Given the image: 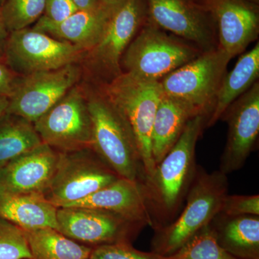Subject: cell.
<instances>
[{
	"label": "cell",
	"mask_w": 259,
	"mask_h": 259,
	"mask_svg": "<svg viewBox=\"0 0 259 259\" xmlns=\"http://www.w3.org/2000/svg\"><path fill=\"white\" fill-rule=\"evenodd\" d=\"M0 259H32L25 231L1 217Z\"/></svg>",
	"instance_id": "4316f807"
},
{
	"label": "cell",
	"mask_w": 259,
	"mask_h": 259,
	"mask_svg": "<svg viewBox=\"0 0 259 259\" xmlns=\"http://www.w3.org/2000/svg\"><path fill=\"white\" fill-rule=\"evenodd\" d=\"M245 1L248 2L250 3H253V4L259 5V0H245Z\"/></svg>",
	"instance_id": "d590c367"
},
{
	"label": "cell",
	"mask_w": 259,
	"mask_h": 259,
	"mask_svg": "<svg viewBox=\"0 0 259 259\" xmlns=\"http://www.w3.org/2000/svg\"><path fill=\"white\" fill-rule=\"evenodd\" d=\"M231 60L218 47L202 52L160 81L163 94L209 116Z\"/></svg>",
	"instance_id": "52a82bcc"
},
{
	"label": "cell",
	"mask_w": 259,
	"mask_h": 259,
	"mask_svg": "<svg viewBox=\"0 0 259 259\" xmlns=\"http://www.w3.org/2000/svg\"><path fill=\"white\" fill-rule=\"evenodd\" d=\"M168 259H238L219 245L212 226L204 227Z\"/></svg>",
	"instance_id": "d4e9b609"
},
{
	"label": "cell",
	"mask_w": 259,
	"mask_h": 259,
	"mask_svg": "<svg viewBox=\"0 0 259 259\" xmlns=\"http://www.w3.org/2000/svg\"><path fill=\"white\" fill-rule=\"evenodd\" d=\"M58 207L40 193H0V217L25 231L51 228L58 231Z\"/></svg>",
	"instance_id": "d6986e66"
},
{
	"label": "cell",
	"mask_w": 259,
	"mask_h": 259,
	"mask_svg": "<svg viewBox=\"0 0 259 259\" xmlns=\"http://www.w3.org/2000/svg\"><path fill=\"white\" fill-rule=\"evenodd\" d=\"M10 32L7 30L3 15H2L1 5H0V59L4 56L5 46L9 36Z\"/></svg>",
	"instance_id": "1f68e13d"
},
{
	"label": "cell",
	"mask_w": 259,
	"mask_h": 259,
	"mask_svg": "<svg viewBox=\"0 0 259 259\" xmlns=\"http://www.w3.org/2000/svg\"><path fill=\"white\" fill-rule=\"evenodd\" d=\"M201 115L185 102L163 94L152 129L151 149L155 167L175 146L189 121Z\"/></svg>",
	"instance_id": "ffe728a7"
},
{
	"label": "cell",
	"mask_w": 259,
	"mask_h": 259,
	"mask_svg": "<svg viewBox=\"0 0 259 259\" xmlns=\"http://www.w3.org/2000/svg\"><path fill=\"white\" fill-rule=\"evenodd\" d=\"M58 231L80 243L98 245L127 242L142 226L102 209L58 207Z\"/></svg>",
	"instance_id": "4fadbf2b"
},
{
	"label": "cell",
	"mask_w": 259,
	"mask_h": 259,
	"mask_svg": "<svg viewBox=\"0 0 259 259\" xmlns=\"http://www.w3.org/2000/svg\"><path fill=\"white\" fill-rule=\"evenodd\" d=\"M86 53L69 42L27 28L10 32L3 59L15 74L24 76L81 64Z\"/></svg>",
	"instance_id": "30bf717a"
},
{
	"label": "cell",
	"mask_w": 259,
	"mask_h": 259,
	"mask_svg": "<svg viewBox=\"0 0 259 259\" xmlns=\"http://www.w3.org/2000/svg\"><path fill=\"white\" fill-rule=\"evenodd\" d=\"M198 47L167 33L147 19L121 59L122 73L146 81H160L202 54Z\"/></svg>",
	"instance_id": "277c9868"
},
{
	"label": "cell",
	"mask_w": 259,
	"mask_h": 259,
	"mask_svg": "<svg viewBox=\"0 0 259 259\" xmlns=\"http://www.w3.org/2000/svg\"><path fill=\"white\" fill-rule=\"evenodd\" d=\"M93 125L92 149L120 178L144 184V166L127 120L100 87L85 81Z\"/></svg>",
	"instance_id": "6da1fadb"
},
{
	"label": "cell",
	"mask_w": 259,
	"mask_h": 259,
	"mask_svg": "<svg viewBox=\"0 0 259 259\" xmlns=\"http://www.w3.org/2000/svg\"><path fill=\"white\" fill-rule=\"evenodd\" d=\"M33 125L42 143L58 152L92 148L93 125L84 83L75 85Z\"/></svg>",
	"instance_id": "ba28073f"
},
{
	"label": "cell",
	"mask_w": 259,
	"mask_h": 259,
	"mask_svg": "<svg viewBox=\"0 0 259 259\" xmlns=\"http://www.w3.org/2000/svg\"><path fill=\"white\" fill-rule=\"evenodd\" d=\"M9 98L8 97H0V120L8 113Z\"/></svg>",
	"instance_id": "e575fe53"
},
{
	"label": "cell",
	"mask_w": 259,
	"mask_h": 259,
	"mask_svg": "<svg viewBox=\"0 0 259 259\" xmlns=\"http://www.w3.org/2000/svg\"><path fill=\"white\" fill-rule=\"evenodd\" d=\"M215 21L218 48L231 59L241 54L259 34L258 5L245 0H196Z\"/></svg>",
	"instance_id": "9a60e30c"
},
{
	"label": "cell",
	"mask_w": 259,
	"mask_h": 259,
	"mask_svg": "<svg viewBox=\"0 0 259 259\" xmlns=\"http://www.w3.org/2000/svg\"><path fill=\"white\" fill-rule=\"evenodd\" d=\"M208 117L204 114L192 117L175 146L146 177L143 185L150 212L153 207L161 215H170L178 208L193 175L196 145Z\"/></svg>",
	"instance_id": "7a4b0ae2"
},
{
	"label": "cell",
	"mask_w": 259,
	"mask_h": 259,
	"mask_svg": "<svg viewBox=\"0 0 259 259\" xmlns=\"http://www.w3.org/2000/svg\"><path fill=\"white\" fill-rule=\"evenodd\" d=\"M5 0H0V5H3V3H4Z\"/></svg>",
	"instance_id": "8d00e7d4"
},
{
	"label": "cell",
	"mask_w": 259,
	"mask_h": 259,
	"mask_svg": "<svg viewBox=\"0 0 259 259\" xmlns=\"http://www.w3.org/2000/svg\"><path fill=\"white\" fill-rule=\"evenodd\" d=\"M81 64L19 76L9 97L8 113L32 122L38 120L82 80Z\"/></svg>",
	"instance_id": "8fae6325"
},
{
	"label": "cell",
	"mask_w": 259,
	"mask_h": 259,
	"mask_svg": "<svg viewBox=\"0 0 259 259\" xmlns=\"http://www.w3.org/2000/svg\"><path fill=\"white\" fill-rule=\"evenodd\" d=\"M19 76L5 64L4 59H0V97L9 98L14 90Z\"/></svg>",
	"instance_id": "4dcf8cb0"
},
{
	"label": "cell",
	"mask_w": 259,
	"mask_h": 259,
	"mask_svg": "<svg viewBox=\"0 0 259 259\" xmlns=\"http://www.w3.org/2000/svg\"><path fill=\"white\" fill-rule=\"evenodd\" d=\"M102 209L143 227L153 226L143 184L118 178L84 199L65 207Z\"/></svg>",
	"instance_id": "e0dca14e"
},
{
	"label": "cell",
	"mask_w": 259,
	"mask_h": 259,
	"mask_svg": "<svg viewBox=\"0 0 259 259\" xmlns=\"http://www.w3.org/2000/svg\"><path fill=\"white\" fill-rule=\"evenodd\" d=\"M72 0H46L44 18L49 22L59 23L64 21L77 11Z\"/></svg>",
	"instance_id": "f546056e"
},
{
	"label": "cell",
	"mask_w": 259,
	"mask_h": 259,
	"mask_svg": "<svg viewBox=\"0 0 259 259\" xmlns=\"http://www.w3.org/2000/svg\"><path fill=\"white\" fill-rule=\"evenodd\" d=\"M90 259H168L154 253L141 251L127 242L98 245L93 248Z\"/></svg>",
	"instance_id": "83f0119b"
},
{
	"label": "cell",
	"mask_w": 259,
	"mask_h": 259,
	"mask_svg": "<svg viewBox=\"0 0 259 259\" xmlns=\"http://www.w3.org/2000/svg\"><path fill=\"white\" fill-rule=\"evenodd\" d=\"M222 118L228 122V130L220 171L227 175L244 165L258 139V81L227 109Z\"/></svg>",
	"instance_id": "5bb4252c"
},
{
	"label": "cell",
	"mask_w": 259,
	"mask_h": 259,
	"mask_svg": "<svg viewBox=\"0 0 259 259\" xmlns=\"http://www.w3.org/2000/svg\"><path fill=\"white\" fill-rule=\"evenodd\" d=\"M113 13L98 5L95 9L77 10L59 23H51L41 16L32 28L88 51L101 38Z\"/></svg>",
	"instance_id": "ac0fdd59"
},
{
	"label": "cell",
	"mask_w": 259,
	"mask_h": 259,
	"mask_svg": "<svg viewBox=\"0 0 259 259\" xmlns=\"http://www.w3.org/2000/svg\"><path fill=\"white\" fill-rule=\"evenodd\" d=\"M41 144L32 122L9 113L0 120V164Z\"/></svg>",
	"instance_id": "cb8c5ba5"
},
{
	"label": "cell",
	"mask_w": 259,
	"mask_h": 259,
	"mask_svg": "<svg viewBox=\"0 0 259 259\" xmlns=\"http://www.w3.org/2000/svg\"><path fill=\"white\" fill-rule=\"evenodd\" d=\"M3 164H0V167H1L2 166H3Z\"/></svg>",
	"instance_id": "74e56055"
},
{
	"label": "cell",
	"mask_w": 259,
	"mask_h": 259,
	"mask_svg": "<svg viewBox=\"0 0 259 259\" xmlns=\"http://www.w3.org/2000/svg\"><path fill=\"white\" fill-rule=\"evenodd\" d=\"M120 178L92 148L59 152V161L44 197L62 207L84 199Z\"/></svg>",
	"instance_id": "9c48e42d"
},
{
	"label": "cell",
	"mask_w": 259,
	"mask_h": 259,
	"mask_svg": "<svg viewBox=\"0 0 259 259\" xmlns=\"http://www.w3.org/2000/svg\"><path fill=\"white\" fill-rule=\"evenodd\" d=\"M126 0H98V3L102 8L113 13Z\"/></svg>",
	"instance_id": "d6a6232c"
},
{
	"label": "cell",
	"mask_w": 259,
	"mask_h": 259,
	"mask_svg": "<svg viewBox=\"0 0 259 259\" xmlns=\"http://www.w3.org/2000/svg\"><path fill=\"white\" fill-rule=\"evenodd\" d=\"M78 10L95 9L98 6V0H72Z\"/></svg>",
	"instance_id": "836d02e7"
},
{
	"label": "cell",
	"mask_w": 259,
	"mask_h": 259,
	"mask_svg": "<svg viewBox=\"0 0 259 259\" xmlns=\"http://www.w3.org/2000/svg\"><path fill=\"white\" fill-rule=\"evenodd\" d=\"M120 110L136 139L146 178L154 171L151 136L155 115L163 95L160 81H146L128 74L99 86Z\"/></svg>",
	"instance_id": "8992f818"
},
{
	"label": "cell",
	"mask_w": 259,
	"mask_h": 259,
	"mask_svg": "<svg viewBox=\"0 0 259 259\" xmlns=\"http://www.w3.org/2000/svg\"><path fill=\"white\" fill-rule=\"evenodd\" d=\"M46 0H5L2 15L8 32L29 28L44 15Z\"/></svg>",
	"instance_id": "484cf974"
},
{
	"label": "cell",
	"mask_w": 259,
	"mask_h": 259,
	"mask_svg": "<svg viewBox=\"0 0 259 259\" xmlns=\"http://www.w3.org/2000/svg\"><path fill=\"white\" fill-rule=\"evenodd\" d=\"M147 19L146 0H126L112 13L101 38L81 62L87 81L102 86L122 74L124 52Z\"/></svg>",
	"instance_id": "5b68a950"
},
{
	"label": "cell",
	"mask_w": 259,
	"mask_h": 259,
	"mask_svg": "<svg viewBox=\"0 0 259 259\" xmlns=\"http://www.w3.org/2000/svg\"><path fill=\"white\" fill-rule=\"evenodd\" d=\"M148 18L163 30L198 47L217 49L218 30L212 15L196 0H146Z\"/></svg>",
	"instance_id": "7c38bea8"
},
{
	"label": "cell",
	"mask_w": 259,
	"mask_h": 259,
	"mask_svg": "<svg viewBox=\"0 0 259 259\" xmlns=\"http://www.w3.org/2000/svg\"><path fill=\"white\" fill-rule=\"evenodd\" d=\"M220 214L226 217L259 216V196L227 195L223 199Z\"/></svg>",
	"instance_id": "f1b7e54d"
},
{
	"label": "cell",
	"mask_w": 259,
	"mask_h": 259,
	"mask_svg": "<svg viewBox=\"0 0 259 259\" xmlns=\"http://www.w3.org/2000/svg\"><path fill=\"white\" fill-rule=\"evenodd\" d=\"M228 190V177L223 172L197 173L180 217L171 224L158 228L153 237V252L166 257L176 253L212 222L221 212Z\"/></svg>",
	"instance_id": "3957f363"
},
{
	"label": "cell",
	"mask_w": 259,
	"mask_h": 259,
	"mask_svg": "<svg viewBox=\"0 0 259 259\" xmlns=\"http://www.w3.org/2000/svg\"><path fill=\"white\" fill-rule=\"evenodd\" d=\"M259 76V44L239 58L234 68L226 73L216 95L206 127L222 117L232 104L257 81Z\"/></svg>",
	"instance_id": "44dd1931"
},
{
	"label": "cell",
	"mask_w": 259,
	"mask_h": 259,
	"mask_svg": "<svg viewBox=\"0 0 259 259\" xmlns=\"http://www.w3.org/2000/svg\"><path fill=\"white\" fill-rule=\"evenodd\" d=\"M220 214L223 221L211 226L219 245L236 258L259 259V216Z\"/></svg>",
	"instance_id": "7402d4cb"
},
{
	"label": "cell",
	"mask_w": 259,
	"mask_h": 259,
	"mask_svg": "<svg viewBox=\"0 0 259 259\" xmlns=\"http://www.w3.org/2000/svg\"><path fill=\"white\" fill-rule=\"evenodd\" d=\"M59 152L42 143L0 167V193L44 194L59 161Z\"/></svg>",
	"instance_id": "2e32d148"
},
{
	"label": "cell",
	"mask_w": 259,
	"mask_h": 259,
	"mask_svg": "<svg viewBox=\"0 0 259 259\" xmlns=\"http://www.w3.org/2000/svg\"><path fill=\"white\" fill-rule=\"evenodd\" d=\"M32 259H90L93 248L51 228L25 231Z\"/></svg>",
	"instance_id": "603a6c76"
}]
</instances>
